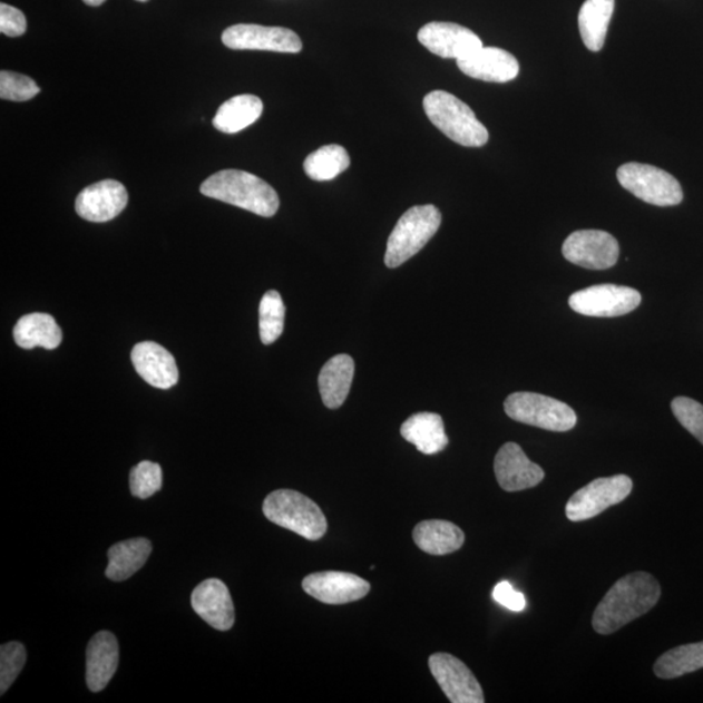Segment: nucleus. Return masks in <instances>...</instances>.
I'll return each instance as SVG.
<instances>
[{"label": "nucleus", "instance_id": "24", "mask_svg": "<svg viewBox=\"0 0 703 703\" xmlns=\"http://www.w3.org/2000/svg\"><path fill=\"white\" fill-rule=\"evenodd\" d=\"M153 546L149 539L134 538L123 540L108 550L107 578L125 582L140 570L149 559Z\"/></svg>", "mask_w": 703, "mask_h": 703}, {"label": "nucleus", "instance_id": "19", "mask_svg": "<svg viewBox=\"0 0 703 703\" xmlns=\"http://www.w3.org/2000/svg\"><path fill=\"white\" fill-rule=\"evenodd\" d=\"M133 362L138 375L153 388L168 390L179 381V369L166 348L143 342L134 346Z\"/></svg>", "mask_w": 703, "mask_h": 703}, {"label": "nucleus", "instance_id": "15", "mask_svg": "<svg viewBox=\"0 0 703 703\" xmlns=\"http://www.w3.org/2000/svg\"><path fill=\"white\" fill-rule=\"evenodd\" d=\"M497 481L508 492L536 488L544 481V469L529 460L519 445L509 442L501 446L494 461Z\"/></svg>", "mask_w": 703, "mask_h": 703}, {"label": "nucleus", "instance_id": "9", "mask_svg": "<svg viewBox=\"0 0 703 703\" xmlns=\"http://www.w3.org/2000/svg\"><path fill=\"white\" fill-rule=\"evenodd\" d=\"M641 293L616 284H598L574 293L569 297L572 311L588 316L613 319L628 314L641 304Z\"/></svg>", "mask_w": 703, "mask_h": 703}, {"label": "nucleus", "instance_id": "11", "mask_svg": "<svg viewBox=\"0 0 703 703\" xmlns=\"http://www.w3.org/2000/svg\"><path fill=\"white\" fill-rule=\"evenodd\" d=\"M222 42L232 50H262L297 53L303 42L293 30L281 27L237 25L224 30Z\"/></svg>", "mask_w": 703, "mask_h": 703}, {"label": "nucleus", "instance_id": "16", "mask_svg": "<svg viewBox=\"0 0 703 703\" xmlns=\"http://www.w3.org/2000/svg\"><path fill=\"white\" fill-rule=\"evenodd\" d=\"M128 204V192L119 182L102 180L89 185L76 198V212L82 219L105 223L116 218Z\"/></svg>", "mask_w": 703, "mask_h": 703}, {"label": "nucleus", "instance_id": "34", "mask_svg": "<svg viewBox=\"0 0 703 703\" xmlns=\"http://www.w3.org/2000/svg\"><path fill=\"white\" fill-rule=\"evenodd\" d=\"M672 412L682 427L703 445V406L691 398L672 400Z\"/></svg>", "mask_w": 703, "mask_h": 703}, {"label": "nucleus", "instance_id": "23", "mask_svg": "<svg viewBox=\"0 0 703 703\" xmlns=\"http://www.w3.org/2000/svg\"><path fill=\"white\" fill-rule=\"evenodd\" d=\"M413 539L423 553L447 555L460 550L466 535L450 521L427 520L416 525Z\"/></svg>", "mask_w": 703, "mask_h": 703}, {"label": "nucleus", "instance_id": "4", "mask_svg": "<svg viewBox=\"0 0 703 703\" xmlns=\"http://www.w3.org/2000/svg\"><path fill=\"white\" fill-rule=\"evenodd\" d=\"M440 223L442 214L435 205L409 208L391 232L384 254L385 266L397 268L416 256L435 237Z\"/></svg>", "mask_w": 703, "mask_h": 703}, {"label": "nucleus", "instance_id": "22", "mask_svg": "<svg viewBox=\"0 0 703 703\" xmlns=\"http://www.w3.org/2000/svg\"><path fill=\"white\" fill-rule=\"evenodd\" d=\"M354 375V361L348 354H338L323 365L319 385L323 404L330 409H336L344 401L352 388Z\"/></svg>", "mask_w": 703, "mask_h": 703}, {"label": "nucleus", "instance_id": "37", "mask_svg": "<svg viewBox=\"0 0 703 703\" xmlns=\"http://www.w3.org/2000/svg\"><path fill=\"white\" fill-rule=\"evenodd\" d=\"M82 2L88 6L98 7L100 4H104L106 0H82Z\"/></svg>", "mask_w": 703, "mask_h": 703}, {"label": "nucleus", "instance_id": "32", "mask_svg": "<svg viewBox=\"0 0 703 703\" xmlns=\"http://www.w3.org/2000/svg\"><path fill=\"white\" fill-rule=\"evenodd\" d=\"M27 662L25 645L20 643H9L0 647V693L4 694L10 690L14 680L18 678Z\"/></svg>", "mask_w": 703, "mask_h": 703}, {"label": "nucleus", "instance_id": "21", "mask_svg": "<svg viewBox=\"0 0 703 703\" xmlns=\"http://www.w3.org/2000/svg\"><path fill=\"white\" fill-rule=\"evenodd\" d=\"M401 436L423 455H436L448 445L442 417L437 413H416L401 424Z\"/></svg>", "mask_w": 703, "mask_h": 703}, {"label": "nucleus", "instance_id": "33", "mask_svg": "<svg viewBox=\"0 0 703 703\" xmlns=\"http://www.w3.org/2000/svg\"><path fill=\"white\" fill-rule=\"evenodd\" d=\"M41 89L30 77L17 72H0V98L26 102L35 98Z\"/></svg>", "mask_w": 703, "mask_h": 703}, {"label": "nucleus", "instance_id": "12", "mask_svg": "<svg viewBox=\"0 0 703 703\" xmlns=\"http://www.w3.org/2000/svg\"><path fill=\"white\" fill-rule=\"evenodd\" d=\"M432 676L452 703H484L480 683L466 663L447 653L432 654L429 658Z\"/></svg>", "mask_w": 703, "mask_h": 703}, {"label": "nucleus", "instance_id": "6", "mask_svg": "<svg viewBox=\"0 0 703 703\" xmlns=\"http://www.w3.org/2000/svg\"><path fill=\"white\" fill-rule=\"evenodd\" d=\"M509 419L550 431H569L576 427L577 416L560 400L535 392H515L505 401Z\"/></svg>", "mask_w": 703, "mask_h": 703}, {"label": "nucleus", "instance_id": "35", "mask_svg": "<svg viewBox=\"0 0 703 703\" xmlns=\"http://www.w3.org/2000/svg\"><path fill=\"white\" fill-rule=\"evenodd\" d=\"M0 32L9 37H20L27 32L26 14L14 7L0 4Z\"/></svg>", "mask_w": 703, "mask_h": 703}, {"label": "nucleus", "instance_id": "31", "mask_svg": "<svg viewBox=\"0 0 703 703\" xmlns=\"http://www.w3.org/2000/svg\"><path fill=\"white\" fill-rule=\"evenodd\" d=\"M162 485H164V473L157 462L141 461L130 470V492L138 499L153 497L162 489Z\"/></svg>", "mask_w": 703, "mask_h": 703}, {"label": "nucleus", "instance_id": "10", "mask_svg": "<svg viewBox=\"0 0 703 703\" xmlns=\"http://www.w3.org/2000/svg\"><path fill=\"white\" fill-rule=\"evenodd\" d=\"M619 254L616 238L599 230L576 231L563 244V256L567 261L589 270L612 268Z\"/></svg>", "mask_w": 703, "mask_h": 703}, {"label": "nucleus", "instance_id": "17", "mask_svg": "<svg viewBox=\"0 0 703 703\" xmlns=\"http://www.w3.org/2000/svg\"><path fill=\"white\" fill-rule=\"evenodd\" d=\"M192 607L211 627L228 631L235 624V607L230 590L218 578H208L192 593Z\"/></svg>", "mask_w": 703, "mask_h": 703}, {"label": "nucleus", "instance_id": "7", "mask_svg": "<svg viewBox=\"0 0 703 703\" xmlns=\"http://www.w3.org/2000/svg\"><path fill=\"white\" fill-rule=\"evenodd\" d=\"M616 175L624 189L646 204L676 206L684 198L682 185L658 167L631 162L619 167Z\"/></svg>", "mask_w": 703, "mask_h": 703}, {"label": "nucleus", "instance_id": "28", "mask_svg": "<svg viewBox=\"0 0 703 703\" xmlns=\"http://www.w3.org/2000/svg\"><path fill=\"white\" fill-rule=\"evenodd\" d=\"M703 668L702 643L687 644L671 648L660 656L654 664V674L660 678L682 677Z\"/></svg>", "mask_w": 703, "mask_h": 703}, {"label": "nucleus", "instance_id": "3", "mask_svg": "<svg viewBox=\"0 0 703 703\" xmlns=\"http://www.w3.org/2000/svg\"><path fill=\"white\" fill-rule=\"evenodd\" d=\"M423 110L440 133L467 148H481L489 141V130L477 119L472 108L445 90L423 98Z\"/></svg>", "mask_w": 703, "mask_h": 703}, {"label": "nucleus", "instance_id": "13", "mask_svg": "<svg viewBox=\"0 0 703 703\" xmlns=\"http://www.w3.org/2000/svg\"><path fill=\"white\" fill-rule=\"evenodd\" d=\"M417 37L423 48L445 59L459 60L484 48L480 37L472 30L453 22H429Z\"/></svg>", "mask_w": 703, "mask_h": 703}, {"label": "nucleus", "instance_id": "14", "mask_svg": "<svg viewBox=\"0 0 703 703\" xmlns=\"http://www.w3.org/2000/svg\"><path fill=\"white\" fill-rule=\"evenodd\" d=\"M303 589L309 596L326 605H345L368 596L370 584L346 572H316L304 578Z\"/></svg>", "mask_w": 703, "mask_h": 703}, {"label": "nucleus", "instance_id": "1", "mask_svg": "<svg viewBox=\"0 0 703 703\" xmlns=\"http://www.w3.org/2000/svg\"><path fill=\"white\" fill-rule=\"evenodd\" d=\"M661 585L647 572H633L616 582L593 614V628L612 635L651 612L661 598Z\"/></svg>", "mask_w": 703, "mask_h": 703}, {"label": "nucleus", "instance_id": "27", "mask_svg": "<svg viewBox=\"0 0 703 703\" xmlns=\"http://www.w3.org/2000/svg\"><path fill=\"white\" fill-rule=\"evenodd\" d=\"M262 111H264V104L258 97L236 96L219 107L214 116L213 125L223 134H237L256 123Z\"/></svg>", "mask_w": 703, "mask_h": 703}, {"label": "nucleus", "instance_id": "29", "mask_svg": "<svg viewBox=\"0 0 703 703\" xmlns=\"http://www.w3.org/2000/svg\"><path fill=\"white\" fill-rule=\"evenodd\" d=\"M350 166L351 158L340 145L322 146L304 162L305 174L314 182L334 180Z\"/></svg>", "mask_w": 703, "mask_h": 703}, {"label": "nucleus", "instance_id": "38", "mask_svg": "<svg viewBox=\"0 0 703 703\" xmlns=\"http://www.w3.org/2000/svg\"><path fill=\"white\" fill-rule=\"evenodd\" d=\"M137 2H148V0H137Z\"/></svg>", "mask_w": 703, "mask_h": 703}, {"label": "nucleus", "instance_id": "8", "mask_svg": "<svg viewBox=\"0 0 703 703\" xmlns=\"http://www.w3.org/2000/svg\"><path fill=\"white\" fill-rule=\"evenodd\" d=\"M633 482L628 476L597 478L570 497L566 506L568 520L586 521L622 504L631 496Z\"/></svg>", "mask_w": 703, "mask_h": 703}, {"label": "nucleus", "instance_id": "5", "mask_svg": "<svg viewBox=\"0 0 703 703\" xmlns=\"http://www.w3.org/2000/svg\"><path fill=\"white\" fill-rule=\"evenodd\" d=\"M262 509L268 521L307 540H319L328 531V520L321 508L295 490L273 491L265 499Z\"/></svg>", "mask_w": 703, "mask_h": 703}, {"label": "nucleus", "instance_id": "36", "mask_svg": "<svg viewBox=\"0 0 703 703\" xmlns=\"http://www.w3.org/2000/svg\"><path fill=\"white\" fill-rule=\"evenodd\" d=\"M492 597L498 602L499 605L511 609V612L520 613L527 605V601L521 593L516 592L514 586L507 582L499 583L496 588H494Z\"/></svg>", "mask_w": 703, "mask_h": 703}, {"label": "nucleus", "instance_id": "26", "mask_svg": "<svg viewBox=\"0 0 703 703\" xmlns=\"http://www.w3.org/2000/svg\"><path fill=\"white\" fill-rule=\"evenodd\" d=\"M615 0H586L578 14L579 35L590 51L604 49Z\"/></svg>", "mask_w": 703, "mask_h": 703}, {"label": "nucleus", "instance_id": "2", "mask_svg": "<svg viewBox=\"0 0 703 703\" xmlns=\"http://www.w3.org/2000/svg\"><path fill=\"white\" fill-rule=\"evenodd\" d=\"M204 196L272 218L280 211V196L272 185L241 169H223L201 185Z\"/></svg>", "mask_w": 703, "mask_h": 703}, {"label": "nucleus", "instance_id": "18", "mask_svg": "<svg viewBox=\"0 0 703 703\" xmlns=\"http://www.w3.org/2000/svg\"><path fill=\"white\" fill-rule=\"evenodd\" d=\"M456 64L463 75L488 82H509L520 72L519 61L512 53L499 48H481Z\"/></svg>", "mask_w": 703, "mask_h": 703}, {"label": "nucleus", "instance_id": "20", "mask_svg": "<svg viewBox=\"0 0 703 703\" xmlns=\"http://www.w3.org/2000/svg\"><path fill=\"white\" fill-rule=\"evenodd\" d=\"M118 639L110 632H98L87 648V684L91 692L104 691L118 670Z\"/></svg>", "mask_w": 703, "mask_h": 703}, {"label": "nucleus", "instance_id": "30", "mask_svg": "<svg viewBox=\"0 0 703 703\" xmlns=\"http://www.w3.org/2000/svg\"><path fill=\"white\" fill-rule=\"evenodd\" d=\"M285 306L281 293L268 291L260 304V336L265 345L273 344L284 330Z\"/></svg>", "mask_w": 703, "mask_h": 703}, {"label": "nucleus", "instance_id": "25", "mask_svg": "<svg viewBox=\"0 0 703 703\" xmlns=\"http://www.w3.org/2000/svg\"><path fill=\"white\" fill-rule=\"evenodd\" d=\"M14 342L25 350L36 346L52 351L61 343L64 334L53 316L46 313H32L21 316L13 329Z\"/></svg>", "mask_w": 703, "mask_h": 703}]
</instances>
